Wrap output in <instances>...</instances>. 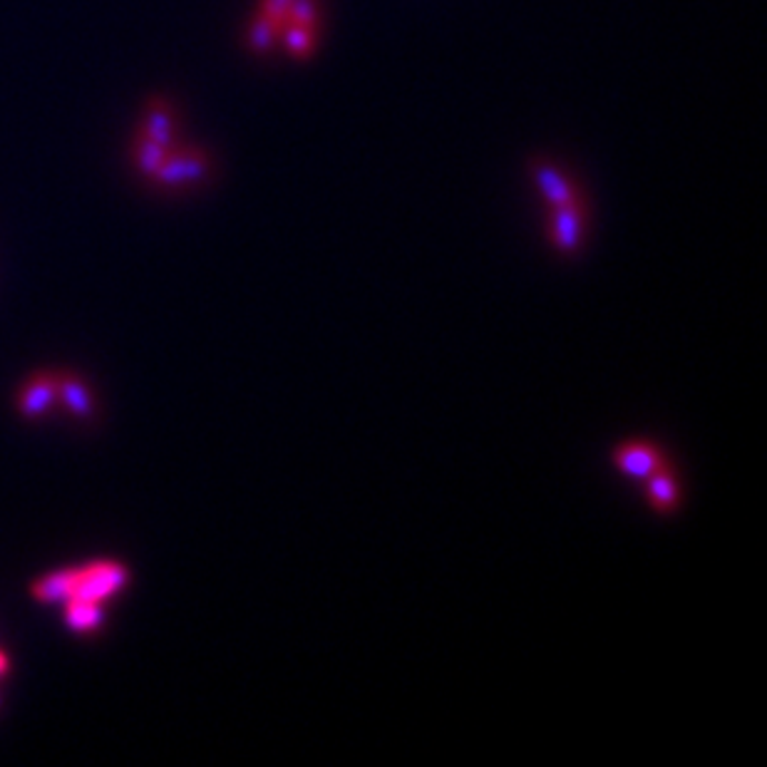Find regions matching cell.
Here are the masks:
<instances>
[{
    "instance_id": "cell-1",
    "label": "cell",
    "mask_w": 767,
    "mask_h": 767,
    "mask_svg": "<svg viewBox=\"0 0 767 767\" xmlns=\"http://www.w3.org/2000/svg\"><path fill=\"white\" fill-rule=\"evenodd\" d=\"M127 579V569L122 564H117V561H92L88 567H78L75 591L70 599L105 603L110 601L115 593L122 591Z\"/></svg>"
},
{
    "instance_id": "cell-2",
    "label": "cell",
    "mask_w": 767,
    "mask_h": 767,
    "mask_svg": "<svg viewBox=\"0 0 767 767\" xmlns=\"http://www.w3.org/2000/svg\"><path fill=\"white\" fill-rule=\"evenodd\" d=\"M209 157L201 149H177L171 147L165 161L157 167L153 175L155 185L161 187H187L197 185L201 177L209 175Z\"/></svg>"
},
{
    "instance_id": "cell-3",
    "label": "cell",
    "mask_w": 767,
    "mask_h": 767,
    "mask_svg": "<svg viewBox=\"0 0 767 767\" xmlns=\"http://www.w3.org/2000/svg\"><path fill=\"white\" fill-rule=\"evenodd\" d=\"M549 209H552V214H549V239H552V246L559 254H574L581 244L583 226H587L589 216L587 197Z\"/></svg>"
},
{
    "instance_id": "cell-4",
    "label": "cell",
    "mask_w": 767,
    "mask_h": 767,
    "mask_svg": "<svg viewBox=\"0 0 767 767\" xmlns=\"http://www.w3.org/2000/svg\"><path fill=\"white\" fill-rule=\"evenodd\" d=\"M613 464L626 478L648 480L653 472L666 468L668 462L661 448L653 445V442H626V445L616 448Z\"/></svg>"
},
{
    "instance_id": "cell-5",
    "label": "cell",
    "mask_w": 767,
    "mask_h": 767,
    "mask_svg": "<svg viewBox=\"0 0 767 767\" xmlns=\"http://www.w3.org/2000/svg\"><path fill=\"white\" fill-rule=\"evenodd\" d=\"M532 177L537 181L539 194L547 199L549 207H561V204L583 197L577 181L567 177L557 165H552V161H534Z\"/></svg>"
},
{
    "instance_id": "cell-6",
    "label": "cell",
    "mask_w": 767,
    "mask_h": 767,
    "mask_svg": "<svg viewBox=\"0 0 767 767\" xmlns=\"http://www.w3.org/2000/svg\"><path fill=\"white\" fill-rule=\"evenodd\" d=\"M58 403V375H36L20 393L18 407L26 417H40Z\"/></svg>"
},
{
    "instance_id": "cell-7",
    "label": "cell",
    "mask_w": 767,
    "mask_h": 767,
    "mask_svg": "<svg viewBox=\"0 0 767 767\" xmlns=\"http://www.w3.org/2000/svg\"><path fill=\"white\" fill-rule=\"evenodd\" d=\"M58 400L65 403L72 415L92 417L95 415V397L90 387L75 375H58Z\"/></svg>"
},
{
    "instance_id": "cell-8",
    "label": "cell",
    "mask_w": 767,
    "mask_h": 767,
    "mask_svg": "<svg viewBox=\"0 0 767 767\" xmlns=\"http://www.w3.org/2000/svg\"><path fill=\"white\" fill-rule=\"evenodd\" d=\"M75 577H78V569L52 571V574L32 583L30 591H32V597L42 603H65L75 591Z\"/></svg>"
},
{
    "instance_id": "cell-9",
    "label": "cell",
    "mask_w": 767,
    "mask_h": 767,
    "mask_svg": "<svg viewBox=\"0 0 767 767\" xmlns=\"http://www.w3.org/2000/svg\"><path fill=\"white\" fill-rule=\"evenodd\" d=\"M648 500L656 512H673L678 504V484L671 468H661L648 478Z\"/></svg>"
},
{
    "instance_id": "cell-10",
    "label": "cell",
    "mask_w": 767,
    "mask_h": 767,
    "mask_svg": "<svg viewBox=\"0 0 767 767\" xmlns=\"http://www.w3.org/2000/svg\"><path fill=\"white\" fill-rule=\"evenodd\" d=\"M102 603L95 601H82V599H70L65 601V621L72 631L90 633L97 631L102 623Z\"/></svg>"
},
{
    "instance_id": "cell-11",
    "label": "cell",
    "mask_w": 767,
    "mask_h": 767,
    "mask_svg": "<svg viewBox=\"0 0 767 767\" xmlns=\"http://www.w3.org/2000/svg\"><path fill=\"white\" fill-rule=\"evenodd\" d=\"M142 135L167 149L175 147V115H171L165 102H153V110L147 115Z\"/></svg>"
},
{
    "instance_id": "cell-12",
    "label": "cell",
    "mask_w": 767,
    "mask_h": 767,
    "mask_svg": "<svg viewBox=\"0 0 767 767\" xmlns=\"http://www.w3.org/2000/svg\"><path fill=\"white\" fill-rule=\"evenodd\" d=\"M281 23L272 20L264 13H256V18L252 20V26H248V46H252L254 52H268L276 48V42L281 40Z\"/></svg>"
},
{
    "instance_id": "cell-13",
    "label": "cell",
    "mask_w": 767,
    "mask_h": 767,
    "mask_svg": "<svg viewBox=\"0 0 767 767\" xmlns=\"http://www.w3.org/2000/svg\"><path fill=\"white\" fill-rule=\"evenodd\" d=\"M316 32L318 28L284 23V28H281V40H284V46L288 48L291 56L311 58L313 50H316Z\"/></svg>"
},
{
    "instance_id": "cell-14",
    "label": "cell",
    "mask_w": 767,
    "mask_h": 767,
    "mask_svg": "<svg viewBox=\"0 0 767 767\" xmlns=\"http://www.w3.org/2000/svg\"><path fill=\"white\" fill-rule=\"evenodd\" d=\"M167 153H169L167 147L153 142V139L139 132L137 145H135V167L142 171V175L153 177L155 171H157V167L161 165V161H165Z\"/></svg>"
},
{
    "instance_id": "cell-15",
    "label": "cell",
    "mask_w": 767,
    "mask_h": 767,
    "mask_svg": "<svg viewBox=\"0 0 767 767\" xmlns=\"http://www.w3.org/2000/svg\"><path fill=\"white\" fill-rule=\"evenodd\" d=\"M318 18H321L318 0H294L286 13V23L318 28Z\"/></svg>"
},
{
    "instance_id": "cell-16",
    "label": "cell",
    "mask_w": 767,
    "mask_h": 767,
    "mask_svg": "<svg viewBox=\"0 0 767 767\" xmlns=\"http://www.w3.org/2000/svg\"><path fill=\"white\" fill-rule=\"evenodd\" d=\"M291 3H294V0H262V8H258V13H264L272 20H276V23L284 26Z\"/></svg>"
},
{
    "instance_id": "cell-17",
    "label": "cell",
    "mask_w": 767,
    "mask_h": 767,
    "mask_svg": "<svg viewBox=\"0 0 767 767\" xmlns=\"http://www.w3.org/2000/svg\"><path fill=\"white\" fill-rule=\"evenodd\" d=\"M8 668H10V658L3 651H0V676H6Z\"/></svg>"
}]
</instances>
